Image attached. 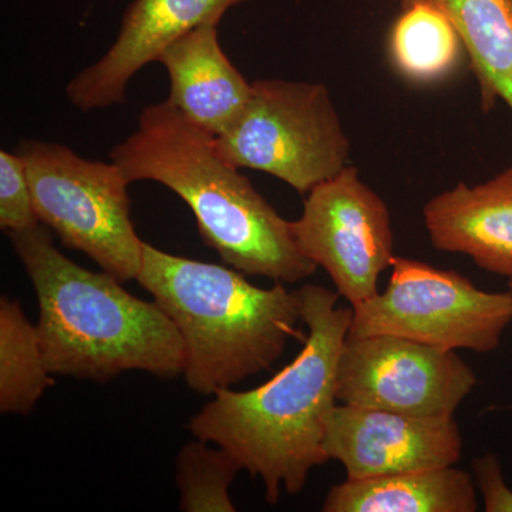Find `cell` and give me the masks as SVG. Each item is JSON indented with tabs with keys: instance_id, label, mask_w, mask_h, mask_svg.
<instances>
[{
	"instance_id": "cell-1",
	"label": "cell",
	"mask_w": 512,
	"mask_h": 512,
	"mask_svg": "<svg viewBox=\"0 0 512 512\" xmlns=\"http://www.w3.org/2000/svg\"><path fill=\"white\" fill-rule=\"evenodd\" d=\"M298 292L308 328L299 355L255 389L214 394L188 423L195 439L225 448L249 476L261 478L271 505L282 490L301 493L313 468L329 461L323 440L353 318V308L338 305V292L312 284Z\"/></svg>"
},
{
	"instance_id": "cell-2",
	"label": "cell",
	"mask_w": 512,
	"mask_h": 512,
	"mask_svg": "<svg viewBox=\"0 0 512 512\" xmlns=\"http://www.w3.org/2000/svg\"><path fill=\"white\" fill-rule=\"evenodd\" d=\"M128 183L156 181L190 207L198 232L225 264L242 274L296 284L319 268L293 237L291 221L218 153L214 136L170 101L151 104L110 153Z\"/></svg>"
},
{
	"instance_id": "cell-3",
	"label": "cell",
	"mask_w": 512,
	"mask_h": 512,
	"mask_svg": "<svg viewBox=\"0 0 512 512\" xmlns=\"http://www.w3.org/2000/svg\"><path fill=\"white\" fill-rule=\"evenodd\" d=\"M35 288L40 349L52 376L106 383L138 370L161 379L184 375V340L156 301L131 295L109 272L64 256L46 225L9 232Z\"/></svg>"
},
{
	"instance_id": "cell-4",
	"label": "cell",
	"mask_w": 512,
	"mask_h": 512,
	"mask_svg": "<svg viewBox=\"0 0 512 512\" xmlns=\"http://www.w3.org/2000/svg\"><path fill=\"white\" fill-rule=\"evenodd\" d=\"M136 281L177 326L185 382L201 396L271 369L288 340L301 336L299 292L282 282L259 288L242 272L171 255L147 242Z\"/></svg>"
},
{
	"instance_id": "cell-5",
	"label": "cell",
	"mask_w": 512,
	"mask_h": 512,
	"mask_svg": "<svg viewBox=\"0 0 512 512\" xmlns=\"http://www.w3.org/2000/svg\"><path fill=\"white\" fill-rule=\"evenodd\" d=\"M228 163L309 194L348 167L350 141L322 83L256 80L237 119L214 137Z\"/></svg>"
},
{
	"instance_id": "cell-6",
	"label": "cell",
	"mask_w": 512,
	"mask_h": 512,
	"mask_svg": "<svg viewBox=\"0 0 512 512\" xmlns=\"http://www.w3.org/2000/svg\"><path fill=\"white\" fill-rule=\"evenodd\" d=\"M16 153L25 160L40 224L120 282L137 279L144 242L131 221L130 183L119 165L39 140H23Z\"/></svg>"
},
{
	"instance_id": "cell-7",
	"label": "cell",
	"mask_w": 512,
	"mask_h": 512,
	"mask_svg": "<svg viewBox=\"0 0 512 512\" xmlns=\"http://www.w3.org/2000/svg\"><path fill=\"white\" fill-rule=\"evenodd\" d=\"M383 292L353 308L349 338L393 335L446 350L493 352L512 322V293L487 292L466 276L394 256Z\"/></svg>"
},
{
	"instance_id": "cell-8",
	"label": "cell",
	"mask_w": 512,
	"mask_h": 512,
	"mask_svg": "<svg viewBox=\"0 0 512 512\" xmlns=\"http://www.w3.org/2000/svg\"><path fill=\"white\" fill-rule=\"evenodd\" d=\"M291 224L302 254L328 272L352 308L379 293L380 275L396 256L392 220L355 167L313 188Z\"/></svg>"
},
{
	"instance_id": "cell-9",
	"label": "cell",
	"mask_w": 512,
	"mask_h": 512,
	"mask_svg": "<svg viewBox=\"0 0 512 512\" xmlns=\"http://www.w3.org/2000/svg\"><path fill=\"white\" fill-rule=\"evenodd\" d=\"M338 403L417 417H451L476 373L456 350L393 335L349 338L339 357Z\"/></svg>"
},
{
	"instance_id": "cell-10",
	"label": "cell",
	"mask_w": 512,
	"mask_h": 512,
	"mask_svg": "<svg viewBox=\"0 0 512 512\" xmlns=\"http://www.w3.org/2000/svg\"><path fill=\"white\" fill-rule=\"evenodd\" d=\"M323 450L348 480L451 467L463 454L454 417H417L338 403L326 423Z\"/></svg>"
},
{
	"instance_id": "cell-11",
	"label": "cell",
	"mask_w": 512,
	"mask_h": 512,
	"mask_svg": "<svg viewBox=\"0 0 512 512\" xmlns=\"http://www.w3.org/2000/svg\"><path fill=\"white\" fill-rule=\"evenodd\" d=\"M247 0H134L121 19L106 55L67 84L66 94L82 111L124 103L127 84L171 43L204 25H220L228 9Z\"/></svg>"
},
{
	"instance_id": "cell-12",
	"label": "cell",
	"mask_w": 512,
	"mask_h": 512,
	"mask_svg": "<svg viewBox=\"0 0 512 512\" xmlns=\"http://www.w3.org/2000/svg\"><path fill=\"white\" fill-rule=\"evenodd\" d=\"M424 225L439 251L470 256L493 274L512 276V165L487 183H460L427 202Z\"/></svg>"
},
{
	"instance_id": "cell-13",
	"label": "cell",
	"mask_w": 512,
	"mask_h": 512,
	"mask_svg": "<svg viewBox=\"0 0 512 512\" xmlns=\"http://www.w3.org/2000/svg\"><path fill=\"white\" fill-rule=\"evenodd\" d=\"M157 62L170 76L171 104L201 130L220 136L251 96L252 83L231 63L218 25H204L171 43Z\"/></svg>"
},
{
	"instance_id": "cell-14",
	"label": "cell",
	"mask_w": 512,
	"mask_h": 512,
	"mask_svg": "<svg viewBox=\"0 0 512 512\" xmlns=\"http://www.w3.org/2000/svg\"><path fill=\"white\" fill-rule=\"evenodd\" d=\"M476 484L467 471L441 467L346 480L330 488L325 512H476Z\"/></svg>"
},
{
	"instance_id": "cell-15",
	"label": "cell",
	"mask_w": 512,
	"mask_h": 512,
	"mask_svg": "<svg viewBox=\"0 0 512 512\" xmlns=\"http://www.w3.org/2000/svg\"><path fill=\"white\" fill-rule=\"evenodd\" d=\"M414 2L436 6L457 29L483 110L501 100L512 111V0H402L403 6Z\"/></svg>"
},
{
	"instance_id": "cell-16",
	"label": "cell",
	"mask_w": 512,
	"mask_h": 512,
	"mask_svg": "<svg viewBox=\"0 0 512 512\" xmlns=\"http://www.w3.org/2000/svg\"><path fill=\"white\" fill-rule=\"evenodd\" d=\"M461 37L446 13L426 2L404 5L389 35L394 70L416 84L440 82L460 64Z\"/></svg>"
},
{
	"instance_id": "cell-17",
	"label": "cell",
	"mask_w": 512,
	"mask_h": 512,
	"mask_svg": "<svg viewBox=\"0 0 512 512\" xmlns=\"http://www.w3.org/2000/svg\"><path fill=\"white\" fill-rule=\"evenodd\" d=\"M36 325L9 296L0 298V412L26 416L52 386Z\"/></svg>"
},
{
	"instance_id": "cell-18",
	"label": "cell",
	"mask_w": 512,
	"mask_h": 512,
	"mask_svg": "<svg viewBox=\"0 0 512 512\" xmlns=\"http://www.w3.org/2000/svg\"><path fill=\"white\" fill-rule=\"evenodd\" d=\"M210 444L197 439L185 444L178 453L175 480L180 490L181 511H237L229 487L242 466L225 448Z\"/></svg>"
},
{
	"instance_id": "cell-19",
	"label": "cell",
	"mask_w": 512,
	"mask_h": 512,
	"mask_svg": "<svg viewBox=\"0 0 512 512\" xmlns=\"http://www.w3.org/2000/svg\"><path fill=\"white\" fill-rule=\"evenodd\" d=\"M39 224L25 160L19 153L0 151V228L9 234Z\"/></svg>"
},
{
	"instance_id": "cell-20",
	"label": "cell",
	"mask_w": 512,
	"mask_h": 512,
	"mask_svg": "<svg viewBox=\"0 0 512 512\" xmlns=\"http://www.w3.org/2000/svg\"><path fill=\"white\" fill-rule=\"evenodd\" d=\"M471 467L485 511L512 512V490L505 484L500 458L487 453L473 460Z\"/></svg>"
},
{
	"instance_id": "cell-21",
	"label": "cell",
	"mask_w": 512,
	"mask_h": 512,
	"mask_svg": "<svg viewBox=\"0 0 512 512\" xmlns=\"http://www.w3.org/2000/svg\"><path fill=\"white\" fill-rule=\"evenodd\" d=\"M508 291L512 293V276L508 278Z\"/></svg>"
}]
</instances>
